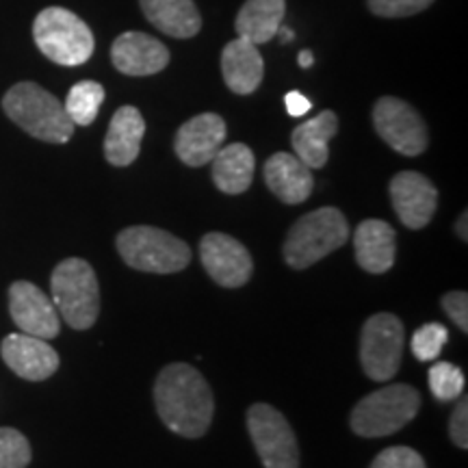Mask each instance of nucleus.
Masks as SVG:
<instances>
[{"instance_id":"7ed1b4c3","label":"nucleus","mask_w":468,"mask_h":468,"mask_svg":"<svg viewBox=\"0 0 468 468\" xmlns=\"http://www.w3.org/2000/svg\"><path fill=\"white\" fill-rule=\"evenodd\" d=\"M349 239V224L335 207L306 213L292 224L284 241V261L292 269H308L327 254L343 248Z\"/></svg>"},{"instance_id":"b1692460","label":"nucleus","mask_w":468,"mask_h":468,"mask_svg":"<svg viewBox=\"0 0 468 468\" xmlns=\"http://www.w3.org/2000/svg\"><path fill=\"white\" fill-rule=\"evenodd\" d=\"M213 183L228 196L248 191L254 178V152L245 144H228L213 156Z\"/></svg>"},{"instance_id":"39448f33","label":"nucleus","mask_w":468,"mask_h":468,"mask_svg":"<svg viewBox=\"0 0 468 468\" xmlns=\"http://www.w3.org/2000/svg\"><path fill=\"white\" fill-rule=\"evenodd\" d=\"M33 39L39 52L63 68L83 66L93 55V33L79 16L63 7L39 11L33 22Z\"/></svg>"},{"instance_id":"f03ea898","label":"nucleus","mask_w":468,"mask_h":468,"mask_svg":"<svg viewBox=\"0 0 468 468\" xmlns=\"http://www.w3.org/2000/svg\"><path fill=\"white\" fill-rule=\"evenodd\" d=\"M3 109L11 122L31 137L48 144H66L74 134V122L66 107L37 83H17L5 93Z\"/></svg>"},{"instance_id":"6ab92c4d","label":"nucleus","mask_w":468,"mask_h":468,"mask_svg":"<svg viewBox=\"0 0 468 468\" xmlns=\"http://www.w3.org/2000/svg\"><path fill=\"white\" fill-rule=\"evenodd\" d=\"M221 74H224L228 90L239 96H248L259 90L265 76V61L256 44L243 37L226 44L221 52Z\"/></svg>"},{"instance_id":"0eeeda50","label":"nucleus","mask_w":468,"mask_h":468,"mask_svg":"<svg viewBox=\"0 0 468 468\" xmlns=\"http://www.w3.org/2000/svg\"><path fill=\"white\" fill-rule=\"evenodd\" d=\"M128 267L145 273H176L191 262V248L178 237L154 226H131L115 239Z\"/></svg>"},{"instance_id":"1a4fd4ad","label":"nucleus","mask_w":468,"mask_h":468,"mask_svg":"<svg viewBox=\"0 0 468 468\" xmlns=\"http://www.w3.org/2000/svg\"><path fill=\"white\" fill-rule=\"evenodd\" d=\"M248 431L265 468H300V447L284 414L269 403L248 410Z\"/></svg>"},{"instance_id":"a878e982","label":"nucleus","mask_w":468,"mask_h":468,"mask_svg":"<svg viewBox=\"0 0 468 468\" xmlns=\"http://www.w3.org/2000/svg\"><path fill=\"white\" fill-rule=\"evenodd\" d=\"M430 390L438 401H455L464 395V373L452 362H436L430 368Z\"/></svg>"},{"instance_id":"393cba45","label":"nucleus","mask_w":468,"mask_h":468,"mask_svg":"<svg viewBox=\"0 0 468 468\" xmlns=\"http://www.w3.org/2000/svg\"><path fill=\"white\" fill-rule=\"evenodd\" d=\"M102 102L104 87L96 80H80L69 90L63 107H66V113L74 122V126H90L101 113Z\"/></svg>"},{"instance_id":"aec40b11","label":"nucleus","mask_w":468,"mask_h":468,"mask_svg":"<svg viewBox=\"0 0 468 468\" xmlns=\"http://www.w3.org/2000/svg\"><path fill=\"white\" fill-rule=\"evenodd\" d=\"M395 230L382 219H365L356 228L354 251L368 273H386L395 265Z\"/></svg>"},{"instance_id":"2eb2a0df","label":"nucleus","mask_w":468,"mask_h":468,"mask_svg":"<svg viewBox=\"0 0 468 468\" xmlns=\"http://www.w3.org/2000/svg\"><path fill=\"white\" fill-rule=\"evenodd\" d=\"M5 365H7L16 376L28 382H42L55 376L58 368V354L50 347L44 338L25 335H9L0 345Z\"/></svg>"},{"instance_id":"c756f323","label":"nucleus","mask_w":468,"mask_h":468,"mask_svg":"<svg viewBox=\"0 0 468 468\" xmlns=\"http://www.w3.org/2000/svg\"><path fill=\"white\" fill-rule=\"evenodd\" d=\"M368 468H427L419 452L410 447H388L371 462Z\"/></svg>"},{"instance_id":"20e7f679","label":"nucleus","mask_w":468,"mask_h":468,"mask_svg":"<svg viewBox=\"0 0 468 468\" xmlns=\"http://www.w3.org/2000/svg\"><path fill=\"white\" fill-rule=\"evenodd\" d=\"M52 303L58 317L74 330H90L101 314V286L96 271L83 259L58 262L50 276Z\"/></svg>"},{"instance_id":"c9c22d12","label":"nucleus","mask_w":468,"mask_h":468,"mask_svg":"<svg viewBox=\"0 0 468 468\" xmlns=\"http://www.w3.org/2000/svg\"><path fill=\"white\" fill-rule=\"evenodd\" d=\"M278 35H280V42H282V44L292 42V31H291V28L280 27V28H278Z\"/></svg>"},{"instance_id":"f704fd0d","label":"nucleus","mask_w":468,"mask_h":468,"mask_svg":"<svg viewBox=\"0 0 468 468\" xmlns=\"http://www.w3.org/2000/svg\"><path fill=\"white\" fill-rule=\"evenodd\" d=\"M297 63H300V66H302L303 69L313 66V63H314L313 52H310V50H302V52H300V57H297Z\"/></svg>"},{"instance_id":"c85d7f7f","label":"nucleus","mask_w":468,"mask_h":468,"mask_svg":"<svg viewBox=\"0 0 468 468\" xmlns=\"http://www.w3.org/2000/svg\"><path fill=\"white\" fill-rule=\"evenodd\" d=\"M436 0H367L368 9L379 17H408L431 7Z\"/></svg>"},{"instance_id":"cd10ccee","label":"nucleus","mask_w":468,"mask_h":468,"mask_svg":"<svg viewBox=\"0 0 468 468\" xmlns=\"http://www.w3.org/2000/svg\"><path fill=\"white\" fill-rule=\"evenodd\" d=\"M449 341V330L442 324H425L420 325L412 335V347L414 358L420 362L436 360L441 356V351Z\"/></svg>"},{"instance_id":"dca6fc26","label":"nucleus","mask_w":468,"mask_h":468,"mask_svg":"<svg viewBox=\"0 0 468 468\" xmlns=\"http://www.w3.org/2000/svg\"><path fill=\"white\" fill-rule=\"evenodd\" d=\"M111 61L126 76H152L167 68L169 50L152 35L126 31L111 46Z\"/></svg>"},{"instance_id":"5701e85b","label":"nucleus","mask_w":468,"mask_h":468,"mask_svg":"<svg viewBox=\"0 0 468 468\" xmlns=\"http://www.w3.org/2000/svg\"><path fill=\"white\" fill-rule=\"evenodd\" d=\"M286 14L284 0H245L239 9L234 28L239 37L248 39L251 44H267L278 35Z\"/></svg>"},{"instance_id":"9b49d317","label":"nucleus","mask_w":468,"mask_h":468,"mask_svg":"<svg viewBox=\"0 0 468 468\" xmlns=\"http://www.w3.org/2000/svg\"><path fill=\"white\" fill-rule=\"evenodd\" d=\"M200 261L213 282L226 289H239L251 278L254 262L248 248L230 234L208 232L200 241Z\"/></svg>"},{"instance_id":"2f4dec72","label":"nucleus","mask_w":468,"mask_h":468,"mask_svg":"<svg viewBox=\"0 0 468 468\" xmlns=\"http://www.w3.org/2000/svg\"><path fill=\"white\" fill-rule=\"evenodd\" d=\"M449 436H452L455 447L468 449V399L464 395H462L452 414V420H449Z\"/></svg>"},{"instance_id":"473e14b6","label":"nucleus","mask_w":468,"mask_h":468,"mask_svg":"<svg viewBox=\"0 0 468 468\" xmlns=\"http://www.w3.org/2000/svg\"><path fill=\"white\" fill-rule=\"evenodd\" d=\"M284 107H286V111H289V115L303 117L310 109H313V104H310V101L306 96H303V93L289 91L284 96Z\"/></svg>"},{"instance_id":"4be33fe9","label":"nucleus","mask_w":468,"mask_h":468,"mask_svg":"<svg viewBox=\"0 0 468 468\" xmlns=\"http://www.w3.org/2000/svg\"><path fill=\"white\" fill-rule=\"evenodd\" d=\"M338 133V117L335 111H321L317 117L303 122L292 131L291 144L295 150V156L303 165L310 169L325 167L327 156V144Z\"/></svg>"},{"instance_id":"412c9836","label":"nucleus","mask_w":468,"mask_h":468,"mask_svg":"<svg viewBox=\"0 0 468 468\" xmlns=\"http://www.w3.org/2000/svg\"><path fill=\"white\" fill-rule=\"evenodd\" d=\"M145 20L176 39H191L200 33L202 17L193 0H139Z\"/></svg>"},{"instance_id":"6e6552de","label":"nucleus","mask_w":468,"mask_h":468,"mask_svg":"<svg viewBox=\"0 0 468 468\" xmlns=\"http://www.w3.org/2000/svg\"><path fill=\"white\" fill-rule=\"evenodd\" d=\"M406 330L399 317L379 313L367 319L360 336V362L365 373L376 382H388L397 376L403 358Z\"/></svg>"},{"instance_id":"bb28decb","label":"nucleus","mask_w":468,"mask_h":468,"mask_svg":"<svg viewBox=\"0 0 468 468\" xmlns=\"http://www.w3.org/2000/svg\"><path fill=\"white\" fill-rule=\"evenodd\" d=\"M33 452L27 436L14 427H0V468H27Z\"/></svg>"},{"instance_id":"423d86ee","label":"nucleus","mask_w":468,"mask_h":468,"mask_svg":"<svg viewBox=\"0 0 468 468\" xmlns=\"http://www.w3.org/2000/svg\"><path fill=\"white\" fill-rule=\"evenodd\" d=\"M419 410L420 393L414 386L390 384L356 403L349 425L362 438H384L403 430Z\"/></svg>"},{"instance_id":"a211bd4d","label":"nucleus","mask_w":468,"mask_h":468,"mask_svg":"<svg viewBox=\"0 0 468 468\" xmlns=\"http://www.w3.org/2000/svg\"><path fill=\"white\" fill-rule=\"evenodd\" d=\"M145 134V120L137 107H120L111 117V124L104 137V156L111 165L128 167L137 161L142 152Z\"/></svg>"},{"instance_id":"9d476101","label":"nucleus","mask_w":468,"mask_h":468,"mask_svg":"<svg viewBox=\"0 0 468 468\" xmlns=\"http://www.w3.org/2000/svg\"><path fill=\"white\" fill-rule=\"evenodd\" d=\"M373 126L390 148L403 156L423 154L430 145L427 126L419 111L399 98L384 96L373 107Z\"/></svg>"},{"instance_id":"f3484780","label":"nucleus","mask_w":468,"mask_h":468,"mask_svg":"<svg viewBox=\"0 0 468 468\" xmlns=\"http://www.w3.org/2000/svg\"><path fill=\"white\" fill-rule=\"evenodd\" d=\"M262 176L273 196L280 197L284 204H302L310 197L314 189L313 169L303 165L295 154L289 152H276L269 156Z\"/></svg>"},{"instance_id":"f8f14e48","label":"nucleus","mask_w":468,"mask_h":468,"mask_svg":"<svg viewBox=\"0 0 468 468\" xmlns=\"http://www.w3.org/2000/svg\"><path fill=\"white\" fill-rule=\"evenodd\" d=\"M9 313L17 330L25 332V335L50 341L61 330L55 303H52L50 297L44 295L39 286L27 282V280L11 284Z\"/></svg>"},{"instance_id":"7c9ffc66","label":"nucleus","mask_w":468,"mask_h":468,"mask_svg":"<svg viewBox=\"0 0 468 468\" xmlns=\"http://www.w3.org/2000/svg\"><path fill=\"white\" fill-rule=\"evenodd\" d=\"M442 308L462 332H468V295L464 291H452L442 297Z\"/></svg>"},{"instance_id":"4468645a","label":"nucleus","mask_w":468,"mask_h":468,"mask_svg":"<svg viewBox=\"0 0 468 468\" xmlns=\"http://www.w3.org/2000/svg\"><path fill=\"white\" fill-rule=\"evenodd\" d=\"M226 122L218 113H200L178 128L174 150L189 167H202L213 161L226 142Z\"/></svg>"},{"instance_id":"f257e3e1","label":"nucleus","mask_w":468,"mask_h":468,"mask_svg":"<svg viewBox=\"0 0 468 468\" xmlns=\"http://www.w3.org/2000/svg\"><path fill=\"white\" fill-rule=\"evenodd\" d=\"M156 412L174 434L202 438L213 423V390L197 368L176 362L163 368L154 384Z\"/></svg>"},{"instance_id":"ddd939ff","label":"nucleus","mask_w":468,"mask_h":468,"mask_svg":"<svg viewBox=\"0 0 468 468\" xmlns=\"http://www.w3.org/2000/svg\"><path fill=\"white\" fill-rule=\"evenodd\" d=\"M390 202L397 218L410 230H420L430 224L438 207V189L419 172H399L390 180Z\"/></svg>"},{"instance_id":"72a5a7b5","label":"nucleus","mask_w":468,"mask_h":468,"mask_svg":"<svg viewBox=\"0 0 468 468\" xmlns=\"http://www.w3.org/2000/svg\"><path fill=\"white\" fill-rule=\"evenodd\" d=\"M466 221H468V215L462 213V218L458 224H455V232H458V237L462 239V241H466L468 239V232H466Z\"/></svg>"}]
</instances>
